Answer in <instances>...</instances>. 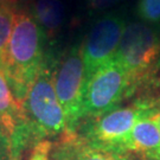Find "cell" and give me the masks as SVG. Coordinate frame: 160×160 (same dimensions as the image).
I'll list each match as a JSON object with an SVG mask.
<instances>
[{
	"mask_svg": "<svg viewBox=\"0 0 160 160\" xmlns=\"http://www.w3.org/2000/svg\"><path fill=\"white\" fill-rule=\"evenodd\" d=\"M46 45L43 31L30 12L16 8L2 70L20 106L42 68L48 51Z\"/></svg>",
	"mask_w": 160,
	"mask_h": 160,
	"instance_id": "1",
	"label": "cell"
},
{
	"mask_svg": "<svg viewBox=\"0 0 160 160\" xmlns=\"http://www.w3.org/2000/svg\"><path fill=\"white\" fill-rule=\"evenodd\" d=\"M56 57L50 49L46 51L42 68L22 104L24 118L37 143L68 131L65 114L53 87Z\"/></svg>",
	"mask_w": 160,
	"mask_h": 160,
	"instance_id": "2",
	"label": "cell"
},
{
	"mask_svg": "<svg viewBox=\"0 0 160 160\" xmlns=\"http://www.w3.org/2000/svg\"><path fill=\"white\" fill-rule=\"evenodd\" d=\"M158 114V110L133 100L128 106H120L106 114L82 120L75 133L92 147L121 153V143L138 121Z\"/></svg>",
	"mask_w": 160,
	"mask_h": 160,
	"instance_id": "3",
	"label": "cell"
},
{
	"mask_svg": "<svg viewBox=\"0 0 160 160\" xmlns=\"http://www.w3.org/2000/svg\"><path fill=\"white\" fill-rule=\"evenodd\" d=\"M114 61L129 75L134 95L138 86L159 68V33L142 22L127 24Z\"/></svg>",
	"mask_w": 160,
	"mask_h": 160,
	"instance_id": "4",
	"label": "cell"
},
{
	"mask_svg": "<svg viewBox=\"0 0 160 160\" xmlns=\"http://www.w3.org/2000/svg\"><path fill=\"white\" fill-rule=\"evenodd\" d=\"M86 86L82 43H74L56 57L53 87L67 119V133H75L81 122V106Z\"/></svg>",
	"mask_w": 160,
	"mask_h": 160,
	"instance_id": "5",
	"label": "cell"
},
{
	"mask_svg": "<svg viewBox=\"0 0 160 160\" xmlns=\"http://www.w3.org/2000/svg\"><path fill=\"white\" fill-rule=\"evenodd\" d=\"M132 96L133 87L129 75L113 61L98 69L86 82L81 106V121L106 114L120 107L121 103Z\"/></svg>",
	"mask_w": 160,
	"mask_h": 160,
	"instance_id": "6",
	"label": "cell"
},
{
	"mask_svg": "<svg viewBox=\"0 0 160 160\" xmlns=\"http://www.w3.org/2000/svg\"><path fill=\"white\" fill-rule=\"evenodd\" d=\"M126 25V18L120 12H108L94 22L82 43L86 82L114 61Z\"/></svg>",
	"mask_w": 160,
	"mask_h": 160,
	"instance_id": "7",
	"label": "cell"
},
{
	"mask_svg": "<svg viewBox=\"0 0 160 160\" xmlns=\"http://www.w3.org/2000/svg\"><path fill=\"white\" fill-rule=\"evenodd\" d=\"M120 152L123 154L139 155V160L159 159L160 129L154 118L138 121L121 143Z\"/></svg>",
	"mask_w": 160,
	"mask_h": 160,
	"instance_id": "8",
	"label": "cell"
},
{
	"mask_svg": "<svg viewBox=\"0 0 160 160\" xmlns=\"http://www.w3.org/2000/svg\"><path fill=\"white\" fill-rule=\"evenodd\" d=\"M52 160H137L131 154L97 148L76 133H65L52 151Z\"/></svg>",
	"mask_w": 160,
	"mask_h": 160,
	"instance_id": "9",
	"label": "cell"
},
{
	"mask_svg": "<svg viewBox=\"0 0 160 160\" xmlns=\"http://www.w3.org/2000/svg\"><path fill=\"white\" fill-rule=\"evenodd\" d=\"M30 14L38 24L48 45L55 43L67 22V7L62 0H33Z\"/></svg>",
	"mask_w": 160,
	"mask_h": 160,
	"instance_id": "10",
	"label": "cell"
},
{
	"mask_svg": "<svg viewBox=\"0 0 160 160\" xmlns=\"http://www.w3.org/2000/svg\"><path fill=\"white\" fill-rule=\"evenodd\" d=\"M0 119L4 122L11 138L14 132L26 122L23 108L13 95L2 68H0Z\"/></svg>",
	"mask_w": 160,
	"mask_h": 160,
	"instance_id": "11",
	"label": "cell"
},
{
	"mask_svg": "<svg viewBox=\"0 0 160 160\" xmlns=\"http://www.w3.org/2000/svg\"><path fill=\"white\" fill-rule=\"evenodd\" d=\"M14 11L16 10L7 5L5 1H0V68H2L6 48L11 37Z\"/></svg>",
	"mask_w": 160,
	"mask_h": 160,
	"instance_id": "12",
	"label": "cell"
},
{
	"mask_svg": "<svg viewBox=\"0 0 160 160\" xmlns=\"http://www.w3.org/2000/svg\"><path fill=\"white\" fill-rule=\"evenodd\" d=\"M137 16L146 24H160V0H139Z\"/></svg>",
	"mask_w": 160,
	"mask_h": 160,
	"instance_id": "13",
	"label": "cell"
},
{
	"mask_svg": "<svg viewBox=\"0 0 160 160\" xmlns=\"http://www.w3.org/2000/svg\"><path fill=\"white\" fill-rule=\"evenodd\" d=\"M122 1L123 0H86V10L89 14L96 16L107 12Z\"/></svg>",
	"mask_w": 160,
	"mask_h": 160,
	"instance_id": "14",
	"label": "cell"
},
{
	"mask_svg": "<svg viewBox=\"0 0 160 160\" xmlns=\"http://www.w3.org/2000/svg\"><path fill=\"white\" fill-rule=\"evenodd\" d=\"M0 160H12L11 135L0 119Z\"/></svg>",
	"mask_w": 160,
	"mask_h": 160,
	"instance_id": "15",
	"label": "cell"
},
{
	"mask_svg": "<svg viewBox=\"0 0 160 160\" xmlns=\"http://www.w3.org/2000/svg\"><path fill=\"white\" fill-rule=\"evenodd\" d=\"M52 149V143L49 140H43L33 147L29 160H49Z\"/></svg>",
	"mask_w": 160,
	"mask_h": 160,
	"instance_id": "16",
	"label": "cell"
},
{
	"mask_svg": "<svg viewBox=\"0 0 160 160\" xmlns=\"http://www.w3.org/2000/svg\"><path fill=\"white\" fill-rule=\"evenodd\" d=\"M4 1H5L8 6H11L12 8H14V10H16V7L20 4V1H22V0H4Z\"/></svg>",
	"mask_w": 160,
	"mask_h": 160,
	"instance_id": "17",
	"label": "cell"
},
{
	"mask_svg": "<svg viewBox=\"0 0 160 160\" xmlns=\"http://www.w3.org/2000/svg\"><path fill=\"white\" fill-rule=\"evenodd\" d=\"M155 121H157V123H158V126H159V129H160V114H158L157 116H154ZM160 159V158H159Z\"/></svg>",
	"mask_w": 160,
	"mask_h": 160,
	"instance_id": "18",
	"label": "cell"
},
{
	"mask_svg": "<svg viewBox=\"0 0 160 160\" xmlns=\"http://www.w3.org/2000/svg\"><path fill=\"white\" fill-rule=\"evenodd\" d=\"M141 160H160V159H141Z\"/></svg>",
	"mask_w": 160,
	"mask_h": 160,
	"instance_id": "19",
	"label": "cell"
},
{
	"mask_svg": "<svg viewBox=\"0 0 160 160\" xmlns=\"http://www.w3.org/2000/svg\"><path fill=\"white\" fill-rule=\"evenodd\" d=\"M0 1H4V0H0Z\"/></svg>",
	"mask_w": 160,
	"mask_h": 160,
	"instance_id": "20",
	"label": "cell"
}]
</instances>
